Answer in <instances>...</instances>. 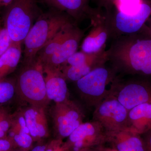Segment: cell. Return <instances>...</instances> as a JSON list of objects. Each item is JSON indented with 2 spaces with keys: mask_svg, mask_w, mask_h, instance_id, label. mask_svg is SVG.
Here are the masks:
<instances>
[{
  "mask_svg": "<svg viewBox=\"0 0 151 151\" xmlns=\"http://www.w3.org/2000/svg\"><path fill=\"white\" fill-rule=\"evenodd\" d=\"M90 0H48L47 4L63 12L73 19L76 24L90 19L95 8L90 6Z\"/></svg>",
  "mask_w": 151,
  "mask_h": 151,
  "instance_id": "obj_12",
  "label": "cell"
},
{
  "mask_svg": "<svg viewBox=\"0 0 151 151\" xmlns=\"http://www.w3.org/2000/svg\"><path fill=\"white\" fill-rule=\"evenodd\" d=\"M117 75L116 70L109 65L96 68L76 81V87L87 105L95 108L110 94L112 82Z\"/></svg>",
  "mask_w": 151,
  "mask_h": 151,
  "instance_id": "obj_6",
  "label": "cell"
},
{
  "mask_svg": "<svg viewBox=\"0 0 151 151\" xmlns=\"http://www.w3.org/2000/svg\"><path fill=\"white\" fill-rule=\"evenodd\" d=\"M45 151H55L52 150V149H48L47 150H46Z\"/></svg>",
  "mask_w": 151,
  "mask_h": 151,
  "instance_id": "obj_32",
  "label": "cell"
},
{
  "mask_svg": "<svg viewBox=\"0 0 151 151\" xmlns=\"http://www.w3.org/2000/svg\"><path fill=\"white\" fill-rule=\"evenodd\" d=\"M98 8L104 9L105 13L110 12L114 7L116 0H94Z\"/></svg>",
  "mask_w": 151,
  "mask_h": 151,
  "instance_id": "obj_26",
  "label": "cell"
},
{
  "mask_svg": "<svg viewBox=\"0 0 151 151\" xmlns=\"http://www.w3.org/2000/svg\"><path fill=\"white\" fill-rule=\"evenodd\" d=\"M11 151H16V150H12Z\"/></svg>",
  "mask_w": 151,
  "mask_h": 151,
  "instance_id": "obj_35",
  "label": "cell"
},
{
  "mask_svg": "<svg viewBox=\"0 0 151 151\" xmlns=\"http://www.w3.org/2000/svg\"><path fill=\"white\" fill-rule=\"evenodd\" d=\"M15 92V84L13 81L6 78L0 81V105L10 100Z\"/></svg>",
  "mask_w": 151,
  "mask_h": 151,
  "instance_id": "obj_22",
  "label": "cell"
},
{
  "mask_svg": "<svg viewBox=\"0 0 151 151\" xmlns=\"http://www.w3.org/2000/svg\"><path fill=\"white\" fill-rule=\"evenodd\" d=\"M70 144L83 141L85 147L98 145L107 141L106 132L97 122L82 123L68 137Z\"/></svg>",
  "mask_w": 151,
  "mask_h": 151,
  "instance_id": "obj_13",
  "label": "cell"
},
{
  "mask_svg": "<svg viewBox=\"0 0 151 151\" xmlns=\"http://www.w3.org/2000/svg\"><path fill=\"white\" fill-rule=\"evenodd\" d=\"M84 36V30L74 25L59 48L42 65L43 68L60 70L69 58L77 51Z\"/></svg>",
  "mask_w": 151,
  "mask_h": 151,
  "instance_id": "obj_11",
  "label": "cell"
},
{
  "mask_svg": "<svg viewBox=\"0 0 151 151\" xmlns=\"http://www.w3.org/2000/svg\"><path fill=\"white\" fill-rule=\"evenodd\" d=\"M13 1L14 0H0V7L5 6L6 7Z\"/></svg>",
  "mask_w": 151,
  "mask_h": 151,
  "instance_id": "obj_29",
  "label": "cell"
},
{
  "mask_svg": "<svg viewBox=\"0 0 151 151\" xmlns=\"http://www.w3.org/2000/svg\"><path fill=\"white\" fill-rule=\"evenodd\" d=\"M45 147L44 146H37L34 148L32 151H45Z\"/></svg>",
  "mask_w": 151,
  "mask_h": 151,
  "instance_id": "obj_31",
  "label": "cell"
},
{
  "mask_svg": "<svg viewBox=\"0 0 151 151\" xmlns=\"http://www.w3.org/2000/svg\"><path fill=\"white\" fill-rule=\"evenodd\" d=\"M73 22H75L67 14L55 9L42 13L24 41L23 62H28L35 59L38 52L63 28Z\"/></svg>",
  "mask_w": 151,
  "mask_h": 151,
  "instance_id": "obj_2",
  "label": "cell"
},
{
  "mask_svg": "<svg viewBox=\"0 0 151 151\" xmlns=\"http://www.w3.org/2000/svg\"><path fill=\"white\" fill-rule=\"evenodd\" d=\"M106 151H116V150H108V149H107V150H106Z\"/></svg>",
  "mask_w": 151,
  "mask_h": 151,
  "instance_id": "obj_33",
  "label": "cell"
},
{
  "mask_svg": "<svg viewBox=\"0 0 151 151\" xmlns=\"http://www.w3.org/2000/svg\"><path fill=\"white\" fill-rule=\"evenodd\" d=\"M109 94L129 111L151 102V77L118 75L111 83Z\"/></svg>",
  "mask_w": 151,
  "mask_h": 151,
  "instance_id": "obj_4",
  "label": "cell"
},
{
  "mask_svg": "<svg viewBox=\"0 0 151 151\" xmlns=\"http://www.w3.org/2000/svg\"><path fill=\"white\" fill-rule=\"evenodd\" d=\"M12 139L15 144L24 149L29 148L32 142L31 136L26 133L16 134Z\"/></svg>",
  "mask_w": 151,
  "mask_h": 151,
  "instance_id": "obj_24",
  "label": "cell"
},
{
  "mask_svg": "<svg viewBox=\"0 0 151 151\" xmlns=\"http://www.w3.org/2000/svg\"><path fill=\"white\" fill-rule=\"evenodd\" d=\"M75 24H77L73 22L65 25L38 52L36 58L42 65H43L59 48Z\"/></svg>",
  "mask_w": 151,
  "mask_h": 151,
  "instance_id": "obj_19",
  "label": "cell"
},
{
  "mask_svg": "<svg viewBox=\"0 0 151 151\" xmlns=\"http://www.w3.org/2000/svg\"><path fill=\"white\" fill-rule=\"evenodd\" d=\"M14 145L13 139L9 137L0 139V151L12 150Z\"/></svg>",
  "mask_w": 151,
  "mask_h": 151,
  "instance_id": "obj_27",
  "label": "cell"
},
{
  "mask_svg": "<svg viewBox=\"0 0 151 151\" xmlns=\"http://www.w3.org/2000/svg\"><path fill=\"white\" fill-rule=\"evenodd\" d=\"M89 19L92 28L82 41L81 51L96 54L105 50L106 43L111 40V29L106 14L102 9L95 8Z\"/></svg>",
  "mask_w": 151,
  "mask_h": 151,
  "instance_id": "obj_9",
  "label": "cell"
},
{
  "mask_svg": "<svg viewBox=\"0 0 151 151\" xmlns=\"http://www.w3.org/2000/svg\"><path fill=\"white\" fill-rule=\"evenodd\" d=\"M151 129V102L143 103L129 111L126 130L142 135Z\"/></svg>",
  "mask_w": 151,
  "mask_h": 151,
  "instance_id": "obj_16",
  "label": "cell"
},
{
  "mask_svg": "<svg viewBox=\"0 0 151 151\" xmlns=\"http://www.w3.org/2000/svg\"><path fill=\"white\" fill-rule=\"evenodd\" d=\"M42 13L37 0H14L6 7L4 28L14 43L21 44Z\"/></svg>",
  "mask_w": 151,
  "mask_h": 151,
  "instance_id": "obj_3",
  "label": "cell"
},
{
  "mask_svg": "<svg viewBox=\"0 0 151 151\" xmlns=\"http://www.w3.org/2000/svg\"><path fill=\"white\" fill-rule=\"evenodd\" d=\"M143 29L145 32L151 37V19L150 21L149 26H146V24L143 27Z\"/></svg>",
  "mask_w": 151,
  "mask_h": 151,
  "instance_id": "obj_30",
  "label": "cell"
},
{
  "mask_svg": "<svg viewBox=\"0 0 151 151\" xmlns=\"http://www.w3.org/2000/svg\"><path fill=\"white\" fill-rule=\"evenodd\" d=\"M105 14L110 25L111 40L136 33L142 29L151 16V0H143L139 10L134 14H126L114 9Z\"/></svg>",
  "mask_w": 151,
  "mask_h": 151,
  "instance_id": "obj_7",
  "label": "cell"
},
{
  "mask_svg": "<svg viewBox=\"0 0 151 151\" xmlns=\"http://www.w3.org/2000/svg\"><path fill=\"white\" fill-rule=\"evenodd\" d=\"M46 73L45 78L47 96L49 100L60 103L68 100V89L66 79L59 69L43 68Z\"/></svg>",
  "mask_w": 151,
  "mask_h": 151,
  "instance_id": "obj_14",
  "label": "cell"
},
{
  "mask_svg": "<svg viewBox=\"0 0 151 151\" xmlns=\"http://www.w3.org/2000/svg\"><path fill=\"white\" fill-rule=\"evenodd\" d=\"M107 141H110L117 151H145V143L141 135L124 130L106 132Z\"/></svg>",
  "mask_w": 151,
  "mask_h": 151,
  "instance_id": "obj_15",
  "label": "cell"
},
{
  "mask_svg": "<svg viewBox=\"0 0 151 151\" xmlns=\"http://www.w3.org/2000/svg\"><path fill=\"white\" fill-rule=\"evenodd\" d=\"M107 52L117 75L151 77V37L143 28L113 40Z\"/></svg>",
  "mask_w": 151,
  "mask_h": 151,
  "instance_id": "obj_1",
  "label": "cell"
},
{
  "mask_svg": "<svg viewBox=\"0 0 151 151\" xmlns=\"http://www.w3.org/2000/svg\"><path fill=\"white\" fill-rule=\"evenodd\" d=\"M142 135L143 136L145 151H151V129Z\"/></svg>",
  "mask_w": 151,
  "mask_h": 151,
  "instance_id": "obj_28",
  "label": "cell"
},
{
  "mask_svg": "<svg viewBox=\"0 0 151 151\" xmlns=\"http://www.w3.org/2000/svg\"><path fill=\"white\" fill-rule=\"evenodd\" d=\"M27 109L24 118L29 134L33 137H43L47 132V122L42 107L33 106Z\"/></svg>",
  "mask_w": 151,
  "mask_h": 151,
  "instance_id": "obj_17",
  "label": "cell"
},
{
  "mask_svg": "<svg viewBox=\"0 0 151 151\" xmlns=\"http://www.w3.org/2000/svg\"><path fill=\"white\" fill-rule=\"evenodd\" d=\"M41 63L35 59L23 62L15 84L16 91L26 101L37 107H43L49 99Z\"/></svg>",
  "mask_w": 151,
  "mask_h": 151,
  "instance_id": "obj_5",
  "label": "cell"
},
{
  "mask_svg": "<svg viewBox=\"0 0 151 151\" xmlns=\"http://www.w3.org/2000/svg\"><path fill=\"white\" fill-rule=\"evenodd\" d=\"M0 105V139L7 137L12 122V117Z\"/></svg>",
  "mask_w": 151,
  "mask_h": 151,
  "instance_id": "obj_23",
  "label": "cell"
},
{
  "mask_svg": "<svg viewBox=\"0 0 151 151\" xmlns=\"http://www.w3.org/2000/svg\"><path fill=\"white\" fill-rule=\"evenodd\" d=\"M107 63V61H101L80 66H63L60 70L66 80L76 82L93 69Z\"/></svg>",
  "mask_w": 151,
  "mask_h": 151,
  "instance_id": "obj_20",
  "label": "cell"
},
{
  "mask_svg": "<svg viewBox=\"0 0 151 151\" xmlns=\"http://www.w3.org/2000/svg\"><path fill=\"white\" fill-rule=\"evenodd\" d=\"M128 112L117 99L109 94L94 108L93 121L99 123L106 132L126 130Z\"/></svg>",
  "mask_w": 151,
  "mask_h": 151,
  "instance_id": "obj_8",
  "label": "cell"
},
{
  "mask_svg": "<svg viewBox=\"0 0 151 151\" xmlns=\"http://www.w3.org/2000/svg\"><path fill=\"white\" fill-rule=\"evenodd\" d=\"M142 1L143 0H116L113 9L126 14H134L139 10Z\"/></svg>",
  "mask_w": 151,
  "mask_h": 151,
  "instance_id": "obj_21",
  "label": "cell"
},
{
  "mask_svg": "<svg viewBox=\"0 0 151 151\" xmlns=\"http://www.w3.org/2000/svg\"><path fill=\"white\" fill-rule=\"evenodd\" d=\"M42 1H43V2H44L45 3H46L47 4L48 0H42Z\"/></svg>",
  "mask_w": 151,
  "mask_h": 151,
  "instance_id": "obj_34",
  "label": "cell"
},
{
  "mask_svg": "<svg viewBox=\"0 0 151 151\" xmlns=\"http://www.w3.org/2000/svg\"><path fill=\"white\" fill-rule=\"evenodd\" d=\"M55 121L57 129L62 137H68L83 123L84 115L77 105L68 100L57 103Z\"/></svg>",
  "mask_w": 151,
  "mask_h": 151,
  "instance_id": "obj_10",
  "label": "cell"
},
{
  "mask_svg": "<svg viewBox=\"0 0 151 151\" xmlns=\"http://www.w3.org/2000/svg\"><path fill=\"white\" fill-rule=\"evenodd\" d=\"M22 55L21 44L12 42L10 46L0 57V81L5 79L18 65Z\"/></svg>",
  "mask_w": 151,
  "mask_h": 151,
  "instance_id": "obj_18",
  "label": "cell"
},
{
  "mask_svg": "<svg viewBox=\"0 0 151 151\" xmlns=\"http://www.w3.org/2000/svg\"><path fill=\"white\" fill-rule=\"evenodd\" d=\"M12 42L6 29L2 28L0 30V57L7 50Z\"/></svg>",
  "mask_w": 151,
  "mask_h": 151,
  "instance_id": "obj_25",
  "label": "cell"
},
{
  "mask_svg": "<svg viewBox=\"0 0 151 151\" xmlns=\"http://www.w3.org/2000/svg\"><path fill=\"white\" fill-rule=\"evenodd\" d=\"M2 28H1V26H0V30H1V29Z\"/></svg>",
  "mask_w": 151,
  "mask_h": 151,
  "instance_id": "obj_36",
  "label": "cell"
},
{
  "mask_svg": "<svg viewBox=\"0 0 151 151\" xmlns=\"http://www.w3.org/2000/svg\"></svg>",
  "mask_w": 151,
  "mask_h": 151,
  "instance_id": "obj_37",
  "label": "cell"
}]
</instances>
